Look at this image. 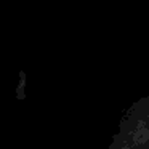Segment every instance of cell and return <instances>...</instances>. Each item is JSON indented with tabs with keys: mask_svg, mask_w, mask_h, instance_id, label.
<instances>
[{
	"mask_svg": "<svg viewBox=\"0 0 149 149\" xmlns=\"http://www.w3.org/2000/svg\"><path fill=\"white\" fill-rule=\"evenodd\" d=\"M146 127V120H135L133 132L119 135L112 149H146L149 148V128Z\"/></svg>",
	"mask_w": 149,
	"mask_h": 149,
	"instance_id": "cell-1",
	"label": "cell"
}]
</instances>
